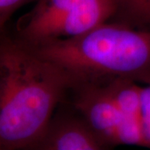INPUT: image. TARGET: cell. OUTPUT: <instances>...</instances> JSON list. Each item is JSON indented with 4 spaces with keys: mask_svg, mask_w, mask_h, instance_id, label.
I'll return each instance as SVG.
<instances>
[{
    "mask_svg": "<svg viewBox=\"0 0 150 150\" xmlns=\"http://www.w3.org/2000/svg\"><path fill=\"white\" fill-rule=\"evenodd\" d=\"M71 83L18 38H0V150L34 149Z\"/></svg>",
    "mask_w": 150,
    "mask_h": 150,
    "instance_id": "obj_1",
    "label": "cell"
},
{
    "mask_svg": "<svg viewBox=\"0 0 150 150\" xmlns=\"http://www.w3.org/2000/svg\"><path fill=\"white\" fill-rule=\"evenodd\" d=\"M32 48L62 70L71 87L116 79L150 81V30L126 23L105 22L79 36Z\"/></svg>",
    "mask_w": 150,
    "mask_h": 150,
    "instance_id": "obj_2",
    "label": "cell"
},
{
    "mask_svg": "<svg viewBox=\"0 0 150 150\" xmlns=\"http://www.w3.org/2000/svg\"><path fill=\"white\" fill-rule=\"evenodd\" d=\"M117 0H39L17 23V38L31 47L76 37L107 22Z\"/></svg>",
    "mask_w": 150,
    "mask_h": 150,
    "instance_id": "obj_3",
    "label": "cell"
},
{
    "mask_svg": "<svg viewBox=\"0 0 150 150\" xmlns=\"http://www.w3.org/2000/svg\"><path fill=\"white\" fill-rule=\"evenodd\" d=\"M71 88H76L74 106L77 112L110 147L118 145L119 129L127 118L103 84L87 83Z\"/></svg>",
    "mask_w": 150,
    "mask_h": 150,
    "instance_id": "obj_4",
    "label": "cell"
},
{
    "mask_svg": "<svg viewBox=\"0 0 150 150\" xmlns=\"http://www.w3.org/2000/svg\"><path fill=\"white\" fill-rule=\"evenodd\" d=\"M109 148L79 114L53 117L34 149L103 150Z\"/></svg>",
    "mask_w": 150,
    "mask_h": 150,
    "instance_id": "obj_5",
    "label": "cell"
},
{
    "mask_svg": "<svg viewBox=\"0 0 150 150\" xmlns=\"http://www.w3.org/2000/svg\"><path fill=\"white\" fill-rule=\"evenodd\" d=\"M118 11L131 26L150 30V0H117Z\"/></svg>",
    "mask_w": 150,
    "mask_h": 150,
    "instance_id": "obj_6",
    "label": "cell"
},
{
    "mask_svg": "<svg viewBox=\"0 0 150 150\" xmlns=\"http://www.w3.org/2000/svg\"><path fill=\"white\" fill-rule=\"evenodd\" d=\"M142 129L144 139V147L150 148V81L142 87Z\"/></svg>",
    "mask_w": 150,
    "mask_h": 150,
    "instance_id": "obj_7",
    "label": "cell"
},
{
    "mask_svg": "<svg viewBox=\"0 0 150 150\" xmlns=\"http://www.w3.org/2000/svg\"><path fill=\"white\" fill-rule=\"evenodd\" d=\"M33 0H0V33L12 15Z\"/></svg>",
    "mask_w": 150,
    "mask_h": 150,
    "instance_id": "obj_8",
    "label": "cell"
}]
</instances>
